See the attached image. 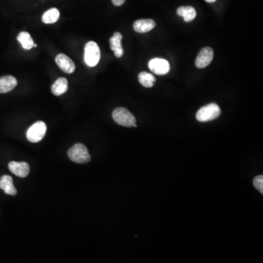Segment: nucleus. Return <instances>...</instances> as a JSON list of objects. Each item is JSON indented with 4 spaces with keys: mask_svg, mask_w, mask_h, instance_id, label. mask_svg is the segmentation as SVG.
<instances>
[{
    "mask_svg": "<svg viewBox=\"0 0 263 263\" xmlns=\"http://www.w3.org/2000/svg\"><path fill=\"white\" fill-rule=\"evenodd\" d=\"M138 80L141 84L145 88L152 87L156 81L155 77L146 72H141L138 76Z\"/></svg>",
    "mask_w": 263,
    "mask_h": 263,
    "instance_id": "a211bd4d",
    "label": "nucleus"
},
{
    "mask_svg": "<svg viewBox=\"0 0 263 263\" xmlns=\"http://www.w3.org/2000/svg\"><path fill=\"white\" fill-rule=\"evenodd\" d=\"M60 13L58 9L51 8L47 10L42 17V20L43 23L47 24L54 23L60 19Z\"/></svg>",
    "mask_w": 263,
    "mask_h": 263,
    "instance_id": "dca6fc26",
    "label": "nucleus"
},
{
    "mask_svg": "<svg viewBox=\"0 0 263 263\" xmlns=\"http://www.w3.org/2000/svg\"><path fill=\"white\" fill-rule=\"evenodd\" d=\"M9 170L16 175L18 177L25 178L29 175V165L28 163L22 162H18L12 161L8 164Z\"/></svg>",
    "mask_w": 263,
    "mask_h": 263,
    "instance_id": "1a4fd4ad",
    "label": "nucleus"
},
{
    "mask_svg": "<svg viewBox=\"0 0 263 263\" xmlns=\"http://www.w3.org/2000/svg\"><path fill=\"white\" fill-rule=\"evenodd\" d=\"M221 114L220 106L216 103L208 104L202 107L196 114V119L201 122L212 121L218 118Z\"/></svg>",
    "mask_w": 263,
    "mask_h": 263,
    "instance_id": "20e7f679",
    "label": "nucleus"
},
{
    "mask_svg": "<svg viewBox=\"0 0 263 263\" xmlns=\"http://www.w3.org/2000/svg\"><path fill=\"white\" fill-rule=\"evenodd\" d=\"M37 46H38V45H37V44L34 43L33 47H35V48H36Z\"/></svg>",
    "mask_w": 263,
    "mask_h": 263,
    "instance_id": "4be33fe9",
    "label": "nucleus"
},
{
    "mask_svg": "<svg viewBox=\"0 0 263 263\" xmlns=\"http://www.w3.org/2000/svg\"><path fill=\"white\" fill-rule=\"evenodd\" d=\"M46 130V124L43 121H38L29 127L26 132V138L32 142H40L45 136Z\"/></svg>",
    "mask_w": 263,
    "mask_h": 263,
    "instance_id": "39448f33",
    "label": "nucleus"
},
{
    "mask_svg": "<svg viewBox=\"0 0 263 263\" xmlns=\"http://www.w3.org/2000/svg\"><path fill=\"white\" fill-rule=\"evenodd\" d=\"M68 157L70 160L79 164H84L91 160V156L87 148L81 143L76 144L70 148L68 151Z\"/></svg>",
    "mask_w": 263,
    "mask_h": 263,
    "instance_id": "f03ea898",
    "label": "nucleus"
},
{
    "mask_svg": "<svg viewBox=\"0 0 263 263\" xmlns=\"http://www.w3.org/2000/svg\"><path fill=\"white\" fill-rule=\"evenodd\" d=\"M125 0H112L113 4L115 6H121L124 4Z\"/></svg>",
    "mask_w": 263,
    "mask_h": 263,
    "instance_id": "aec40b11",
    "label": "nucleus"
},
{
    "mask_svg": "<svg viewBox=\"0 0 263 263\" xmlns=\"http://www.w3.org/2000/svg\"><path fill=\"white\" fill-rule=\"evenodd\" d=\"M214 58V51L210 47L202 48L195 60V65L198 68H205L209 65Z\"/></svg>",
    "mask_w": 263,
    "mask_h": 263,
    "instance_id": "0eeeda50",
    "label": "nucleus"
},
{
    "mask_svg": "<svg viewBox=\"0 0 263 263\" xmlns=\"http://www.w3.org/2000/svg\"><path fill=\"white\" fill-rule=\"evenodd\" d=\"M177 14L183 18L186 22H190L195 19L197 16L196 10L192 6H185L178 8Z\"/></svg>",
    "mask_w": 263,
    "mask_h": 263,
    "instance_id": "2eb2a0df",
    "label": "nucleus"
},
{
    "mask_svg": "<svg viewBox=\"0 0 263 263\" xmlns=\"http://www.w3.org/2000/svg\"><path fill=\"white\" fill-rule=\"evenodd\" d=\"M56 63L60 69L64 73H73L76 70V65L74 62L72 61L71 59L69 58L65 54H58L56 57Z\"/></svg>",
    "mask_w": 263,
    "mask_h": 263,
    "instance_id": "6e6552de",
    "label": "nucleus"
},
{
    "mask_svg": "<svg viewBox=\"0 0 263 263\" xmlns=\"http://www.w3.org/2000/svg\"><path fill=\"white\" fill-rule=\"evenodd\" d=\"M121 40L122 35L120 32H115L110 39V46L115 54L116 57L120 58L124 54L122 45H121Z\"/></svg>",
    "mask_w": 263,
    "mask_h": 263,
    "instance_id": "9d476101",
    "label": "nucleus"
},
{
    "mask_svg": "<svg viewBox=\"0 0 263 263\" xmlns=\"http://www.w3.org/2000/svg\"><path fill=\"white\" fill-rule=\"evenodd\" d=\"M0 189L4 190L7 195L14 196L17 194V190L13 185V179L11 176H1L0 179Z\"/></svg>",
    "mask_w": 263,
    "mask_h": 263,
    "instance_id": "ddd939ff",
    "label": "nucleus"
},
{
    "mask_svg": "<svg viewBox=\"0 0 263 263\" xmlns=\"http://www.w3.org/2000/svg\"><path fill=\"white\" fill-rule=\"evenodd\" d=\"M16 78L12 76H5L0 78V94L7 93L17 86Z\"/></svg>",
    "mask_w": 263,
    "mask_h": 263,
    "instance_id": "f8f14e48",
    "label": "nucleus"
},
{
    "mask_svg": "<svg viewBox=\"0 0 263 263\" xmlns=\"http://www.w3.org/2000/svg\"><path fill=\"white\" fill-rule=\"evenodd\" d=\"M101 50L97 42L89 41L85 45L84 61L89 67H95L101 60Z\"/></svg>",
    "mask_w": 263,
    "mask_h": 263,
    "instance_id": "7ed1b4c3",
    "label": "nucleus"
},
{
    "mask_svg": "<svg viewBox=\"0 0 263 263\" xmlns=\"http://www.w3.org/2000/svg\"><path fill=\"white\" fill-rule=\"evenodd\" d=\"M156 26V23L152 19H140L134 23L133 28L138 33H146Z\"/></svg>",
    "mask_w": 263,
    "mask_h": 263,
    "instance_id": "9b49d317",
    "label": "nucleus"
},
{
    "mask_svg": "<svg viewBox=\"0 0 263 263\" xmlns=\"http://www.w3.org/2000/svg\"><path fill=\"white\" fill-rule=\"evenodd\" d=\"M112 117L114 121L120 125L126 127H137L136 119L127 108H117L113 112Z\"/></svg>",
    "mask_w": 263,
    "mask_h": 263,
    "instance_id": "f257e3e1",
    "label": "nucleus"
},
{
    "mask_svg": "<svg viewBox=\"0 0 263 263\" xmlns=\"http://www.w3.org/2000/svg\"><path fill=\"white\" fill-rule=\"evenodd\" d=\"M205 1H207V2L212 3L214 2V1H217V0H205Z\"/></svg>",
    "mask_w": 263,
    "mask_h": 263,
    "instance_id": "412c9836",
    "label": "nucleus"
},
{
    "mask_svg": "<svg viewBox=\"0 0 263 263\" xmlns=\"http://www.w3.org/2000/svg\"><path fill=\"white\" fill-rule=\"evenodd\" d=\"M253 184L261 194H263V176L262 175L258 176L254 179Z\"/></svg>",
    "mask_w": 263,
    "mask_h": 263,
    "instance_id": "6ab92c4d",
    "label": "nucleus"
},
{
    "mask_svg": "<svg viewBox=\"0 0 263 263\" xmlns=\"http://www.w3.org/2000/svg\"><path fill=\"white\" fill-rule=\"evenodd\" d=\"M68 89V82L65 78L57 79L51 86V92L56 96H60L65 93Z\"/></svg>",
    "mask_w": 263,
    "mask_h": 263,
    "instance_id": "4468645a",
    "label": "nucleus"
},
{
    "mask_svg": "<svg viewBox=\"0 0 263 263\" xmlns=\"http://www.w3.org/2000/svg\"><path fill=\"white\" fill-rule=\"evenodd\" d=\"M148 67L151 72L159 75V76H162V75L167 74L170 71V64L167 60L164 59L155 58L151 60L148 62Z\"/></svg>",
    "mask_w": 263,
    "mask_h": 263,
    "instance_id": "423d86ee",
    "label": "nucleus"
},
{
    "mask_svg": "<svg viewBox=\"0 0 263 263\" xmlns=\"http://www.w3.org/2000/svg\"><path fill=\"white\" fill-rule=\"evenodd\" d=\"M18 40L21 44L23 49L30 50L33 48L34 41L30 34L26 32H21L18 35Z\"/></svg>",
    "mask_w": 263,
    "mask_h": 263,
    "instance_id": "f3484780",
    "label": "nucleus"
}]
</instances>
